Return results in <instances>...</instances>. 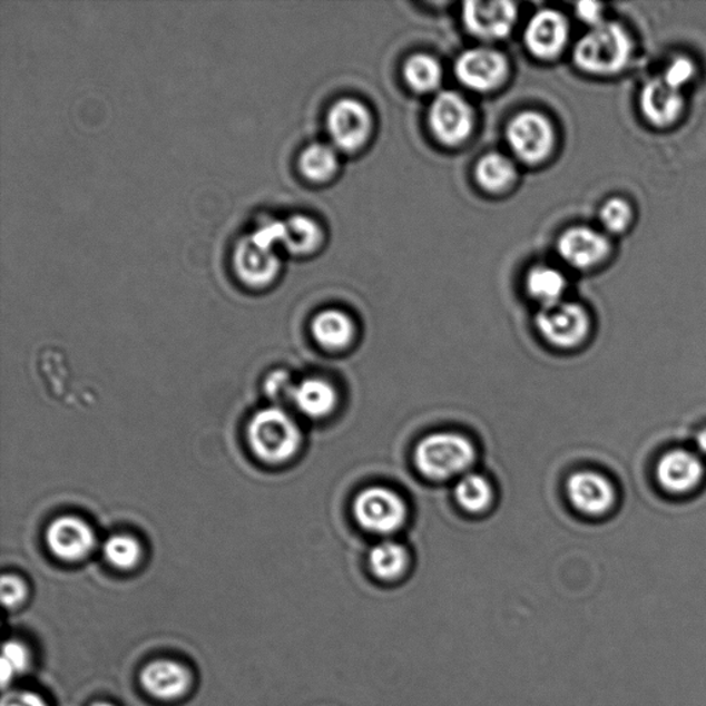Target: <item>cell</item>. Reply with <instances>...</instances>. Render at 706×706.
<instances>
[{
    "mask_svg": "<svg viewBox=\"0 0 706 706\" xmlns=\"http://www.w3.org/2000/svg\"><path fill=\"white\" fill-rule=\"evenodd\" d=\"M633 55V37L627 28L615 21H605L578 40L575 61L584 72L612 77L628 67Z\"/></svg>",
    "mask_w": 706,
    "mask_h": 706,
    "instance_id": "cell-1",
    "label": "cell"
},
{
    "mask_svg": "<svg viewBox=\"0 0 706 706\" xmlns=\"http://www.w3.org/2000/svg\"><path fill=\"white\" fill-rule=\"evenodd\" d=\"M254 453L269 464H282L297 453L301 432L285 410L271 408L253 416L247 430Z\"/></svg>",
    "mask_w": 706,
    "mask_h": 706,
    "instance_id": "cell-2",
    "label": "cell"
},
{
    "mask_svg": "<svg viewBox=\"0 0 706 706\" xmlns=\"http://www.w3.org/2000/svg\"><path fill=\"white\" fill-rule=\"evenodd\" d=\"M477 459L470 439L459 433L438 432L416 444L414 460L426 478L442 480L464 473Z\"/></svg>",
    "mask_w": 706,
    "mask_h": 706,
    "instance_id": "cell-3",
    "label": "cell"
},
{
    "mask_svg": "<svg viewBox=\"0 0 706 706\" xmlns=\"http://www.w3.org/2000/svg\"><path fill=\"white\" fill-rule=\"evenodd\" d=\"M357 523L377 535L401 529L406 522L408 507L401 496L385 488H369L359 493L353 502Z\"/></svg>",
    "mask_w": 706,
    "mask_h": 706,
    "instance_id": "cell-4",
    "label": "cell"
},
{
    "mask_svg": "<svg viewBox=\"0 0 706 706\" xmlns=\"http://www.w3.org/2000/svg\"><path fill=\"white\" fill-rule=\"evenodd\" d=\"M509 147L520 160L536 165L551 154L555 133L551 121L543 115L528 111L517 115L508 126Z\"/></svg>",
    "mask_w": 706,
    "mask_h": 706,
    "instance_id": "cell-5",
    "label": "cell"
},
{
    "mask_svg": "<svg viewBox=\"0 0 706 706\" xmlns=\"http://www.w3.org/2000/svg\"><path fill=\"white\" fill-rule=\"evenodd\" d=\"M538 330L549 343L572 349L587 339L590 327L588 312L575 303L542 306L536 317Z\"/></svg>",
    "mask_w": 706,
    "mask_h": 706,
    "instance_id": "cell-6",
    "label": "cell"
},
{
    "mask_svg": "<svg viewBox=\"0 0 706 706\" xmlns=\"http://www.w3.org/2000/svg\"><path fill=\"white\" fill-rule=\"evenodd\" d=\"M474 125L473 109L459 92H441L430 109L433 136L445 146H459L471 136Z\"/></svg>",
    "mask_w": 706,
    "mask_h": 706,
    "instance_id": "cell-7",
    "label": "cell"
},
{
    "mask_svg": "<svg viewBox=\"0 0 706 706\" xmlns=\"http://www.w3.org/2000/svg\"><path fill=\"white\" fill-rule=\"evenodd\" d=\"M327 129L335 147L352 153L366 143L372 130V117L361 101L344 98L330 109Z\"/></svg>",
    "mask_w": 706,
    "mask_h": 706,
    "instance_id": "cell-8",
    "label": "cell"
},
{
    "mask_svg": "<svg viewBox=\"0 0 706 706\" xmlns=\"http://www.w3.org/2000/svg\"><path fill=\"white\" fill-rule=\"evenodd\" d=\"M611 242L606 234L590 227H572L558 241L560 257L577 269H590L610 257Z\"/></svg>",
    "mask_w": 706,
    "mask_h": 706,
    "instance_id": "cell-9",
    "label": "cell"
},
{
    "mask_svg": "<svg viewBox=\"0 0 706 706\" xmlns=\"http://www.w3.org/2000/svg\"><path fill=\"white\" fill-rule=\"evenodd\" d=\"M640 112L648 125L668 129L682 118L686 100L683 90L674 88L663 77L648 80L640 91Z\"/></svg>",
    "mask_w": 706,
    "mask_h": 706,
    "instance_id": "cell-10",
    "label": "cell"
},
{
    "mask_svg": "<svg viewBox=\"0 0 706 706\" xmlns=\"http://www.w3.org/2000/svg\"><path fill=\"white\" fill-rule=\"evenodd\" d=\"M507 72L506 57L491 49L468 50L455 62L457 79L477 91L496 89L506 79Z\"/></svg>",
    "mask_w": 706,
    "mask_h": 706,
    "instance_id": "cell-11",
    "label": "cell"
},
{
    "mask_svg": "<svg viewBox=\"0 0 706 706\" xmlns=\"http://www.w3.org/2000/svg\"><path fill=\"white\" fill-rule=\"evenodd\" d=\"M280 265V257L276 256L274 247L264 245L252 235L243 237L235 247V272L247 286L269 285L275 280Z\"/></svg>",
    "mask_w": 706,
    "mask_h": 706,
    "instance_id": "cell-12",
    "label": "cell"
},
{
    "mask_svg": "<svg viewBox=\"0 0 706 706\" xmlns=\"http://www.w3.org/2000/svg\"><path fill=\"white\" fill-rule=\"evenodd\" d=\"M518 19L517 4L499 0V2H467L462 10V20L467 30L474 37L500 39L512 31Z\"/></svg>",
    "mask_w": 706,
    "mask_h": 706,
    "instance_id": "cell-13",
    "label": "cell"
},
{
    "mask_svg": "<svg viewBox=\"0 0 706 706\" xmlns=\"http://www.w3.org/2000/svg\"><path fill=\"white\" fill-rule=\"evenodd\" d=\"M570 28L566 17L557 10L538 11L526 28L524 40L532 55L540 59H553L563 51Z\"/></svg>",
    "mask_w": 706,
    "mask_h": 706,
    "instance_id": "cell-14",
    "label": "cell"
},
{
    "mask_svg": "<svg viewBox=\"0 0 706 706\" xmlns=\"http://www.w3.org/2000/svg\"><path fill=\"white\" fill-rule=\"evenodd\" d=\"M567 494L578 511L589 517H601L615 507V486L604 474L577 472L567 480Z\"/></svg>",
    "mask_w": 706,
    "mask_h": 706,
    "instance_id": "cell-15",
    "label": "cell"
},
{
    "mask_svg": "<svg viewBox=\"0 0 706 706\" xmlns=\"http://www.w3.org/2000/svg\"><path fill=\"white\" fill-rule=\"evenodd\" d=\"M705 474L704 462L687 450L665 454L657 465V479L664 490L673 494H687L696 490Z\"/></svg>",
    "mask_w": 706,
    "mask_h": 706,
    "instance_id": "cell-16",
    "label": "cell"
},
{
    "mask_svg": "<svg viewBox=\"0 0 706 706\" xmlns=\"http://www.w3.org/2000/svg\"><path fill=\"white\" fill-rule=\"evenodd\" d=\"M48 546L57 558L77 561L88 557L96 547V535L82 519L63 517L48 529Z\"/></svg>",
    "mask_w": 706,
    "mask_h": 706,
    "instance_id": "cell-17",
    "label": "cell"
},
{
    "mask_svg": "<svg viewBox=\"0 0 706 706\" xmlns=\"http://www.w3.org/2000/svg\"><path fill=\"white\" fill-rule=\"evenodd\" d=\"M190 675L182 664L158 659L141 673V685L156 698L173 699L184 696L189 688Z\"/></svg>",
    "mask_w": 706,
    "mask_h": 706,
    "instance_id": "cell-18",
    "label": "cell"
},
{
    "mask_svg": "<svg viewBox=\"0 0 706 706\" xmlns=\"http://www.w3.org/2000/svg\"><path fill=\"white\" fill-rule=\"evenodd\" d=\"M337 401V391L326 380L306 379L295 385L293 403L300 412L312 419H322L332 413Z\"/></svg>",
    "mask_w": 706,
    "mask_h": 706,
    "instance_id": "cell-19",
    "label": "cell"
},
{
    "mask_svg": "<svg viewBox=\"0 0 706 706\" xmlns=\"http://www.w3.org/2000/svg\"><path fill=\"white\" fill-rule=\"evenodd\" d=\"M312 334L324 349L343 350L351 344L355 326L345 312L326 310L312 322Z\"/></svg>",
    "mask_w": 706,
    "mask_h": 706,
    "instance_id": "cell-20",
    "label": "cell"
},
{
    "mask_svg": "<svg viewBox=\"0 0 706 706\" xmlns=\"http://www.w3.org/2000/svg\"><path fill=\"white\" fill-rule=\"evenodd\" d=\"M409 552L401 543L385 541L375 546L369 555L373 575L383 581H395L409 569Z\"/></svg>",
    "mask_w": 706,
    "mask_h": 706,
    "instance_id": "cell-21",
    "label": "cell"
},
{
    "mask_svg": "<svg viewBox=\"0 0 706 706\" xmlns=\"http://www.w3.org/2000/svg\"><path fill=\"white\" fill-rule=\"evenodd\" d=\"M282 223V243L288 252L308 254L321 245L322 229L315 219L297 214Z\"/></svg>",
    "mask_w": 706,
    "mask_h": 706,
    "instance_id": "cell-22",
    "label": "cell"
},
{
    "mask_svg": "<svg viewBox=\"0 0 706 706\" xmlns=\"http://www.w3.org/2000/svg\"><path fill=\"white\" fill-rule=\"evenodd\" d=\"M477 182L491 193L507 189L517 178L512 160L500 153L486 154L477 165Z\"/></svg>",
    "mask_w": 706,
    "mask_h": 706,
    "instance_id": "cell-23",
    "label": "cell"
},
{
    "mask_svg": "<svg viewBox=\"0 0 706 706\" xmlns=\"http://www.w3.org/2000/svg\"><path fill=\"white\" fill-rule=\"evenodd\" d=\"M526 287L532 298L540 301L543 306L560 303L566 292V277L551 266H536L529 272Z\"/></svg>",
    "mask_w": 706,
    "mask_h": 706,
    "instance_id": "cell-24",
    "label": "cell"
},
{
    "mask_svg": "<svg viewBox=\"0 0 706 706\" xmlns=\"http://www.w3.org/2000/svg\"><path fill=\"white\" fill-rule=\"evenodd\" d=\"M298 165L301 173L311 182H326L339 169V156L326 144H312L301 154Z\"/></svg>",
    "mask_w": 706,
    "mask_h": 706,
    "instance_id": "cell-25",
    "label": "cell"
},
{
    "mask_svg": "<svg viewBox=\"0 0 706 706\" xmlns=\"http://www.w3.org/2000/svg\"><path fill=\"white\" fill-rule=\"evenodd\" d=\"M455 500L468 512H482L493 501V488L479 473L462 474L454 490Z\"/></svg>",
    "mask_w": 706,
    "mask_h": 706,
    "instance_id": "cell-26",
    "label": "cell"
},
{
    "mask_svg": "<svg viewBox=\"0 0 706 706\" xmlns=\"http://www.w3.org/2000/svg\"><path fill=\"white\" fill-rule=\"evenodd\" d=\"M404 79L415 91L430 92L442 82V67L438 60L426 55L410 57L403 69Z\"/></svg>",
    "mask_w": 706,
    "mask_h": 706,
    "instance_id": "cell-27",
    "label": "cell"
},
{
    "mask_svg": "<svg viewBox=\"0 0 706 706\" xmlns=\"http://www.w3.org/2000/svg\"><path fill=\"white\" fill-rule=\"evenodd\" d=\"M635 212L630 202L625 198H610L600 207L599 219L607 234L627 233L634 223Z\"/></svg>",
    "mask_w": 706,
    "mask_h": 706,
    "instance_id": "cell-28",
    "label": "cell"
},
{
    "mask_svg": "<svg viewBox=\"0 0 706 706\" xmlns=\"http://www.w3.org/2000/svg\"><path fill=\"white\" fill-rule=\"evenodd\" d=\"M104 555L118 569H131L143 557L140 542L130 536L118 535L108 538L104 543Z\"/></svg>",
    "mask_w": 706,
    "mask_h": 706,
    "instance_id": "cell-29",
    "label": "cell"
},
{
    "mask_svg": "<svg viewBox=\"0 0 706 706\" xmlns=\"http://www.w3.org/2000/svg\"><path fill=\"white\" fill-rule=\"evenodd\" d=\"M28 665H30V654H28L27 647L17 640L6 641L2 656L3 687L8 686V683L13 680L17 675L26 673Z\"/></svg>",
    "mask_w": 706,
    "mask_h": 706,
    "instance_id": "cell-30",
    "label": "cell"
},
{
    "mask_svg": "<svg viewBox=\"0 0 706 706\" xmlns=\"http://www.w3.org/2000/svg\"><path fill=\"white\" fill-rule=\"evenodd\" d=\"M696 73L697 67L692 59H688V57H676V59L670 61L661 77L674 88L683 90L685 86L692 82Z\"/></svg>",
    "mask_w": 706,
    "mask_h": 706,
    "instance_id": "cell-31",
    "label": "cell"
},
{
    "mask_svg": "<svg viewBox=\"0 0 706 706\" xmlns=\"http://www.w3.org/2000/svg\"><path fill=\"white\" fill-rule=\"evenodd\" d=\"M295 385L286 372H276L266 380L265 392L276 402H293Z\"/></svg>",
    "mask_w": 706,
    "mask_h": 706,
    "instance_id": "cell-32",
    "label": "cell"
},
{
    "mask_svg": "<svg viewBox=\"0 0 706 706\" xmlns=\"http://www.w3.org/2000/svg\"><path fill=\"white\" fill-rule=\"evenodd\" d=\"M2 600L6 607H16L26 599V584L16 576H3L2 578Z\"/></svg>",
    "mask_w": 706,
    "mask_h": 706,
    "instance_id": "cell-33",
    "label": "cell"
},
{
    "mask_svg": "<svg viewBox=\"0 0 706 706\" xmlns=\"http://www.w3.org/2000/svg\"><path fill=\"white\" fill-rule=\"evenodd\" d=\"M577 14L584 22L598 27L604 20V6L595 2H582L577 4Z\"/></svg>",
    "mask_w": 706,
    "mask_h": 706,
    "instance_id": "cell-34",
    "label": "cell"
},
{
    "mask_svg": "<svg viewBox=\"0 0 706 706\" xmlns=\"http://www.w3.org/2000/svg\"><path fill=\"white\" fill-rule=\"evenodd\" d=\"M0 706H48L38 694L31 692H11L6 694Z\"/></svg>",
    "mask_w": 706,
    "mask_h": 706,
    "instance_id": "cell-35",
    "label": "cell"
},
{
    "mask_svg": "<svg viewBox=\"0 0 706 706\" xmlns=\"http://www.w3.org/2000/svg\"><path fill=\"white\" fill-rule=\"evenodd\" d=\"M697 448L704 455H706V430L697 437Z\"/></svg>",
    "mask_w": 706,
    "mask_h": 706,
    "instance_id": "cell-36",
    "label": "cell"
},
{
    "mask_svg": "<svg viewBox=\"0 0 706 706\" xmlns=\"http://www.w3.org/2000/svg\"><path fill=\"white\" fill-rule=\"evenodd\" d=\"M91 706H114V705L108 703H96V704H92Z\"/></svg>",
    "mask_w": 706,
    "mask_h": 706,
    "instance_id": "cell-37",
    "label": "cell"
}]
</instances>
